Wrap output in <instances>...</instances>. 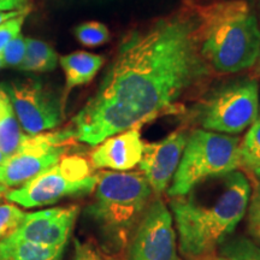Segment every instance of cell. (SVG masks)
Listing matches in <instances>:
<instances>
[{"mask_svg": "<svg viewBox=\"0 0 260 260\" xmlns=\"http://www.w3.org/2000/svg\"><path fill=\"white\" fill-rule=\"evenodd\" d=\"M154 193L138 171H100L87 216L95 224L107 253L121 254Z\"/></svg>", "mask_w": 260, "mask_h": 260, "instance_id": "cell-3", "label": "cell"}, {"mask_svg": "<svg viewBox=\"0 0 260 260\" xmlns=\"http://www.w3.org/2000/svg\"><path fill=\"white\" fill-rule=\"evenodd\" d=\"M25 52H27V41L23 35L19 34L18 37L12 39L0 53L3 65L18 68L24 59Z\"/></svg>", "mask_w": 260, "mask_h": 260, "instance_id": "cell-23", "label": "cell"}, {"mask_svg": "<svg viewBox=\"0 0 260 260\" xmlns=\"http://www.w3.org/2000/svg\"><path fill=\"white\" fill-rule=\"evenodd\" d=\"M144 145L140 126L128 129L96 145L90 153V165L93 169L128 171L141 160Z\"/></svg>", "mask_w": 260, "mask_h": 260, "instance_id": "cell-13", "label": "cell"}, {"mask_svg": "<svg viewBox=\"0 0 260 260\" xmlns=\"http://www.w3.org/2000/svg\"><path fill=\"white\" fill-rule=\"evenodd\" d=\"M8 157H9V155L4 154L2 151H0V165H2L3 162H4V161L6 160V158H8Z\"/></svg>", "mask_w": 260, "mask_h": 260, "instance_id": "cell-30", "label": "cell"}, {"mask_svg": "<svg viewBox=\"0 0 260 260\" xmlns=\"http://www.w3.org/2000/svg\"><path fill=\"white\" fill-rule=\"evenodd\" d=\"M75 37L81 45L87 47H96L110 40V30L100 22H84L75 28Z\"/></svg>", "mask_w": 260, "mask_h": 260, "instance_id": "cell-20", "label": "cell"}, {"mask_svg": "<svg viewBox=\"0 0 260 260\" xmlns=\"http://www.w3.org/2000/svg\"><path fill=\"white\" fill-rule=\"evenodd\" d=\"M205 260H229L228 258H225V256L224 255H222V254H218V255H211V256H209V258L207 259H205Z\"/></svg>", "mask_w": 260, "mask_h": 260, "instance_id": "cell-28", "label": "cell"}, {"mask_svg": "<svg viewBox=\"0 0 260 260\" xmlns=\"http://www.w3.org/2000/svg\"><path fill=\"white\" fill-rule=\"evenodd\" d=\"M74 260H104V259L90 245H82V243L77 242Z\"/></svg>", "mask_w": 260, "mask_h": 260, "instance_id": "cell-25", "label": "cell"}, {"mask_svg": "<svg viewBox=\"0 0 260 260\" xmlns=\"http://www.w3.org/2000/svg\"><path fill=\"white\" fill-rule=\"evenodd\" d=\"M219 254L229 260H260V247L245 236H230L219 247Z\"/></svg>", "mask_w": 260, "mask_h": 260, "instance_id": "cell-19", "label": "cell"}, {"mask_svg": "<svg viewBox=\"0 0 260 260\" xmlns=\"http://www.w3.org/2000/svg\"><path fill=\"white\" fill-rule=\"evenodd\" d=\"M96 184L93 167L81 155H64L23 186L8 190L5 199L24 209L47 206L70 197L92 193Z\"/></svg>", "mask_w": 260, "mask_h": 260, "instance_id": "cell-6", "label": "cell"}, {"mask_svg": "<svg viewBox=\"0 0 260 260\" xmlns=\"http://www.w3.org/2000/svg\"><path fill=\"white\" fill-rule=\"evenodd\" d=\"M205 4L181 8L123 38L99 89L74 117L75 139L96 146L175 106L213 69L204 54Z\"/></svg>", "mask_w": 260, "mask_h": 260, "instance_id": "cell-1", "label": "cell"}, {"mask_svg": "<svg viewBox=\"0 0 260 260\" xmlns=\"http://www.w3.org/2000/svg\"><path fill=\"white\" fill-rule=\"evenodd\" d=\"M240 154L241 167H245L253 174L260 170V118L249 126L245 138L241 140Z\"/></svg>", "mask_w": 260, "mask_h": 260, "instance_id": "cell-18", "label": "cell"}, {"mask_svg": "<svg viewBox=\"0 0 260 260\" xmlns=\"http://www.w3.org/2000/svg\"><path fill=\"white\" fill-rule=\"evenodd\" d=\"M28 14L29 11L17 16V17L10 18L8 21H5L4 23L0 24V53H2L4 47L12 39L18 37L19 32H21L22 25L24 23V19Z\"/></svg>", "mask_w": 260, "mask_h": 260, "instance_id": "cell-24", "label": "cell"}, {"mask_svg": "<svg viewBox=\"0 0 260 260\" xmlns=\"http://www.w3.org/2000/svg\"><path fill=\"white\" fill-rule=\"evenodd\" d=\"M25 0H0V11H14L24 9Z\"/></svg>", "mask_w": 260, "mask_h": 260, "instance_id": "cell-26", "label": "cell"}, {"mask_svg": "<svg viewBox=\"0 0 260 260\" xmlns=\"http://www.w3.org/2000/svg\"><path fill=\"white\" fill-rule=\"evenodd\" d=\"M24 134L19 128L9 94L0 88V151L6 155L16 153Z\"/></svg>", "mask_w": 260, "mask_h": 260, "instance_id": "cell-16", "label": "cell"}, {"mask_svg": "<svg viewBox=\"0 0 260 260\" xmlns=\"http://www.w3.org/2000/svg\"><path fill=\"white\" fill-rule=\"evenodd\" d=\"M254 174H255V176H256V177H258V181H260V170H258V171H255V172H254Z\"/></svg>", "mask_w": 260, "mask_h": 260, "instance_id": "cell-33", "label": "cell"}, {"mask_svg": "<svg viewBox=\"0 0 260 260\" xmlns=\"http://www.w3.org/2000/svg\"><path fill=\"white\" fill-rule=\"evenodd\" d=\"M65 247H47L8 235L0 239V260H60Z\"/></svg>", "mask_w": 260, "mask_h": 260, "instance_id": "cell-15", "label": "cell"}, {"mask_svg": "<svg viewBox=\"0 0 260 260\" xmlns=\"http://www.w3.org/2000/svg\"><path fill=\"white\" fill-rule=\"evenodd\" d=\"M259 115H260V104H259Z\"/></svg>", "mask_w": 260, "mask_h": 260, "instance_id": "cell-35", "label": "cell"}, {"mask_svg": "<svg viewBox=\"0 0 260 260\" xmlns=\"http://www.w3.org/2000/svg\"><path fill=\"white\" fill-rule=\"evenodd\" d=\"M3 67V61H2V57H0V68Z\"/></svg>", "mask_w": 260, "mask_h": 260, "instance_id": "cell-34", "label": "cell"}, {"mask_svg": "<svg viewBox=\"0 0 260 260\" xmlns=\"http://www.w3.org/2000/svg\"><path fill=\"white\" fill-rule=\"evenodd\" d=\"M6 191H8V188L5 186H3V184H0V197H2L3 194H5Z\"/></svg>", "mask_w": 260, "mask_h": 260, "instance_id": "cell-31", "label": "cell"}, {"mask_svg": "<svg viewBox=\"0 0 260 260\" xmlns=\"http://www.w3.org/2000/svg\"><path fill=\"white\" fill-rule=\"evenodd\" d=\"M25 41L27 52L18 69L34 73H47L56 69L58 56L47 42L31 38H25Z\"/></svg>", "mask_w": 260, "mask_h": 260, "instance_id": "cell-17", "label": "cell"}, {"mask_svg": "<svg viewBox=\"0 0 260 260\" xmlns=\"http://www.w3.org/2000/svg\"><path fill=\"white\" fill-rule=\"evenodd\" d=\"M59 63L65 74L64 98H67V94L75 87L89 83L102 69L105 59L99 54L77 51L60 57Z\"/></svg>", "mask_w": 260, "mask_h": 260, "instance_id": "cell-14", "label": "cell"}, {"mask_svg": "<svg viewBox=\"0 0 260 260\" xmlns=\"http://www.w3.org/2000/svg\"><path fill=\"white\" fill-rule=\"evenodd\" d=\"M251 193L248 177L235 170L171 198L169 205L182 255L188 260L213 255L245 217Z\"/></svg>", "mask_w": 260, "mask_h": 260, "instance_id": "cell-2", "label": "cell"}, {"mask_svg": "<svg viewBox=\"0 0 260 260\" xmlns=\"http://www.w3.org/2000/svg\"><path fill=\"white\" fill-rule=\"evenodd\" d=\"M6 92L27 135L50 132L63 121L64 102L39 80L15 81Z\"/></svg>", "mask_w": 260, "mask_h": 260, "instance_id": "cell-10", "label": "cell"}, {"mask_svg": "<svg viewBox=\"0 0 260 260\" xmlns=\"http://www.w3.org/2000/svg\"><path fill=\"white\" fill-rule=\"evenodd\" d=\"M256 8H258V15H256V17H258V21H259V24H260V0H258Z\"/></svg>", "mask_w": 260, "mask_h": 260, "instance_id": "cell-32", "label": "cell"}, {"mask_svg": "<svg viewBox=\"0 0 260 260\" xmlns=\"http://www.w3.org/2000/svg\"><path fill=\"white\" fill-rule=\"evenodd\" d=\"M204 54L218 74H235L254 67L260 53V24L243 0L205 4Z\"/></svg>", "mask_w": 260, "mask_h": 260, "instance_id": "cell-4", "label": "cell"}, {"mask_svg": "<svg viewBox=\"0 0 260 260\" xmlns=\"http://www.w3.org/2000/svg\"><path fill=\"white\" fill-rule=\"evenodd\" d=\"M247 229L249 235L260 247V181L256 182L247 207Z\"/></svg>", "mask_w": 260, "mask_h": 260, "instance_id": "cell-21", "label": "cell"}, {"mask_svg": "<svg viewBox=\"0 0 260 260\" xmlns=\"http://www.w3.org/2000/svg\"><path fill=\"white\" fill-rule=\"evenodd\" d=\"M71 128L24 135L16 153L0 165V184L18 188L57 164L75 142Z\"/></svg>", "mask_w": 260, "mask_h": 260, "instance_id": "cell-8", "label": "cell"}, {"mask_svg": "<svg viewBox=\"0 0 260 260\" xmlns=\"http://www.w3.org/2000/svg\"><path fill=\"white\" fill-rule=\"evenodd\" d=\"M28 11H29L28 6H25L24 9H21V10H14V11H0V24L4 23L5 21H8V19H10V18L17 17V16L24 14V12H28Z\"/></svg>", "mask_w": 260, "mask_h": 260, "instance_id": "cell-27", "label": "cell"}, {"mask_svg": "<svg viewBox=\"0 0 260 260\" xmlns=\"http://www.w3.org/2000/svg\"><path fill=\"white\" fill-rule=\"evenodd\" d=\"M77 205L25 213L19 226L10 235L47 247H65L76 222Z\"/></svg>", "mask_w": 260, "mask_h": 260, "instance_id": "cell-12", "label": "cell"}, {"mask_svg": "<svg viewBox=\"0 0 260 260\" xmlns=\"http://www.w3.org/2000/svg\"><path fill=\"white\" fill-rule=\"evenodd\" d=\"M254 67H255V69H254L255 75H256V76H260V53H259L258 59H256V61H255Z\"/></svg>", "mask_w": 260, "mask_h": 260, "instance_id": "cell-29", "label": "cell"}, {"mask_svg": "<svg viewBox=\"0 0 260 260\" xmlns=\"http://www.w3.org/2000/svg\"><path fill=\"white\" fill-rule=\"evenodd\" d=\"M188 135L187 130L178 129L157 142L144 145L139 169L154 195H161L168 190L181 161Z\"/></svg>", "mask_w": 260, "mask_h": 260, "instance_id": "cell-11", "label": "cell"}, {"mask_svg": "<svg viewBox=\"0 0 260 260\" xmlns=\"http://www.w3.org/2000/svg\"><path fill=\"white\" fill-rule=\"evenodd\" d=\"M240 144L239 136L193 130L167 190L169 197L184 195L201 182L237 170L241 167Z\"/></svg>", "mask_w": 260, "mask_h": 260, "instance_id": "cell-5", "label": "cell"}, {"mask_svg": "<svg viewBox=\"0 0 260 260\" xmlns=\"http://www.w3.org/2000/svg\"><path fill=\"white\" fill-rule=\"evenodd\" d=\"M24 216V211L15 204H0V239L15 232Z\"/></svg>", "mask_w": 260, "mask_h": 260, "instance_id": "cell-22", "label": "cell"}, {"mask_svg": "<svg viewBox=\"0 0 260 260\" xmlns=\"http://www.w3.org/2000/svg\"><path fill=\"white\" fill-rule=\"evenodd\" d=\"M259 116V86L255 80L233 82L201 102L195 117L201 128L220 134H240Z\"/></svg>", "mask_w": 260, "mask_h": 260, "instance_id": "cell-7", "label": "cell"}, {"mask_svg": "<svg viewBox=\"0 0 260 260\" xmlns=\"http://www.w3.org/2000/svg\"><path fill=\"white\" fill-rule=\"evenodd\" d=\"M121 260H180L172 214L154 195L130 234Z\"/></svg>", "mask_w": 260, "mask_h": 260, "instance_id": "cell-9", "label": "cell"}]
</instances>
